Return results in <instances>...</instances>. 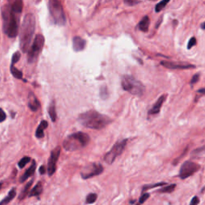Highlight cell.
Returning a JSON list of instances; mask_svg holds the SVG:
<instances>
[{"label":"cell","mask_w":205,"mask_h":205,"mask_svg":"<svg viewBox=\"0 0 205 205\" xmlns=\"http://www.w3.org/2000/svg\"><path fill=\"white\" fill-rule=\"evenodd\" d=\"M200 168V166L192 161H186L184 163L179 170V177L182 179L188 178L189 176L196 173Z\"/></svg>","instance_id":"10"},{"label":"cell","mask_w":205,"mask_h":205,"mask_svg":"<svg viewBox=\"0 0 205 205\" xmlns=\"http://www.w3.org/2000/svg\"><path fill=\"white\" fill-rule=\"evenodd\" d=\"M39 172H40V174H42V175L46 173V168H45L44 166L40 167V168H39Z\"/></svg>","instance_id":"36"},{"label":"cell","mask_w":205,"mask_h":205,"mask_svg":"<svg viewBox=\"0 0 205 205\" xmlns=\"http://www.w3.org/2000/svg\"><path fill=\"white\" fill-rule=\"evenodd\" d=\"M21 13L14 11L11 3L2 6V16L3 31L9 38H15L19 32V18Z\"/></svg>","instance_id":"1"},{"label":"cell","mask_w":205,"mask_h":205,"mask_svg":"<svg viewBox=\"0 0 205 205\" xmlns=\"http://www.w3.org/2000/svg\"><path fill=\"white\" fill-rule=\"evenodd\" d=\"M197 92H200V93H202V94H205V88H201V89L198 90Z\"/></svg>","instance_id":"37"},{"label":"cell","mask_w":205,"mask_h":205,"mask_svg":"<svg viewBox=\"0 0 205 205\" xmlns=\"http://www.w3.org/2000/svg\"><path fill=\"white\" fill-rule=\"evenodd\" d=\"M160 64L163 67H166L168 69H189V68H195V66L189 64H181L176 62L162 61Z\"/></svg>","instance_id":"12"},{"label":"cell","mask_w":205,"mask_h":205,"mask_svg":"<svg viewBox=\"0 0 205 205\" xmlns=\"http://www.w3.org/2000/svg\"><path fill=\"white\" fill-rule=\"evenodd\" d=\"M136 205H140V203H137V204H136Z\"/></svg>","instance_id":"40"},{"label":"cell","mask_w":205,"mask_h":205,"mask_svg":"<svg viewBox=\"0 0 205 205\" xmlns=\"http://www.w3.org/2000/svg\"><path fill=\"white\" fill-rule=\"evenodd\" d=\"M15 196H16V190H15V188H12L9 192L7 197L4 198L3 200L0 202V205H7L15 197Z\"/></svg>","instance_id":"19"},{"label":"cell","mask_w":205,"mask_h":205,"mask_svg":"<svg viewBox=\"0 0 205 205\" xmlns=\"http://www.w3.org/2000/svg\"><path fill=\"white\" fill-rule=\"evenodd\" d=\"M30 161H31V158H30V157H28V156L23 157V158L21 159L20 161H19V167L20 168H24V167L26 166V164H27L28 163L30 162Z\"/></svg>","instance_id":"27"},{"label":"cell","mask_w":205,"mask_h":205,"mask_svg":"<svg viewBox=\"0 0 205 205\" xmlns=\"http://www.w3.org/2000/svg\"><path fill=\"white\" fill-rule=\"evenodd\" d=\"M48 113L50 115V117L53 122L56 121V109H55V102L54 101L50 102L48 107Z\"/></svg>","instance_id":"22"},{"label":"cell","mask_w":205,"mask_h":205,"mask_svg":"<svg viewBox=\"0 0 205 205\" xmlns=\"http://www.w3.org/2000/svg\"><path fill=\"white\" fill-rule=\"evenodd\" d=\"M150 197V195L148 193H145V194H143L141 196V197L140 198V200H139V203L140 204H142V203H144L146 200Z\"/></svg>","instance_id":"30"},{"label":"cell","mask_w":205,"mask_h":205,"mask_svg":"<svg viewBox=\"0 0 205 205\" xmlns=\"http://www.w3.org/2000/svg\"><path fill=\"white\" fill-rule=\"evenodd\" d=\"M200 203V199L197 196H194L191 200V203L189 205H198Z\"/></svg>","instance_id":"32"},{"label":"cell","mask_w":205,"mask_h":205,"mask_svg":"<svg viewBox=\"0 0 205 205\" xmlns=\"http://www.w3.org/2000/svg\"><path fill=\"white\" fill-rule=\"evenodd\" d=\"M168 2H169L168 0H164V1H161L158 4H156V6H155V12H160V11H162L166 7Z\"/></svg>","instance_id":"26"},{"label":"cell","mask_w":205,"mask_h":205,"mask_svg":"<svg viewBox=\"0 0 205 205\" xmlns=\"http://www.w3.org/2000/svg\"><path fill=\"white\" fill-rule=\"evenodd\" d=\"M78 120L84 127L95 130L104 128L112 122V119L110 117L94 110H90L80 114L79 116Z\"/></svg>","instance_id":"2"},{"label":"cell","mask_w":205,"mask_h":205,"mask_svg":"<svg viewBox=\"0 0 205 205\" xmlns=\"http://www.w3.org/2000/svg\"><path fill=\"white\" fill-rule=\"evenodd\" d=\"M7 118V116H6V113L3 112L2 108H0V123H2L3 122L4 120Z\"/></svg>","instance_id":"33"},{"label":"cell","mask_w":205,"mask_h":205,"mask_svg":"<svg viewBox=\"0 0 205 205\" xmlns=\"http://www.w3.org/2000/svg\"><path fill=\"white\" fill-rule=\"evenodd\" d=\"M150 26V19L148 16H144L143 19L139 22V29L144 32H147L149 30Z\"/></svg>","instance_id":"17"},{"label":"cell","mask_w":205,"mask_h":205,"mask_svg":"<svg viewBox=\"0 0 205 205\" xmlns=\"http://www.w3.org/2000/svg\"><path fill=\"white\" fill-rule=\"evenodd\" d=\"M20 57H21V53L20 52H19V51L15 52V54L13 55V56H12V60H11V64H12V65H14L15 64H16L17 62H18L19 60H20Z\"/></svg>","instance_id":"28"},{"label":"cell","mask_w":205,"mask_h":205,"mask_svg":"<svg viewBox=\"0 0 205 205\" xmlns=\"http://www.w3.org/2000/svg\"><path fill=\"white\" fill-rule=\"evenodd\" d=\"M90 137L88 134L79 131L67 136L63 145L66 151H74L88 145Z\"/></svg>","instance_id":"4"},{"label":"cell","mask_w":205,"mask_h":205,"mask_svg":"<svg viewBox=\"0 0 205 205\" xmlns=\"http://www.w3.org/2000/svg\"><path fill=\"white\" fill-rule=\"evenodd\" d=\"M127 140H123L120 141H118L113 147H112V149L110 151L107 152L105 154L103 160L105 162L108 164H112L114 161L116 160V159L117 158L119 155L122 154V152L124 150L125 147L127 145Z\"/></svg>","instance_id":"8"},{"label":"cell","mask_w":205,"mask_h":205,"mask_svg":"<svg viewBox=\"0 0 205 205\" xmlns=\"http://www.w3.org/2000/svg\"><path fill=\"white\" fill-rule=\"evenodd\" d=\"M121 85L124 91L133 95L141 96L145 92L143 83L131 75H123L121 79Z\"/></svg>","instance_id":"5"},{"label":"cell","mask_w":205,"mask_h":205,"mask_svg":"<svg viewBox=\"0 0 205 205\" xmlns=\"http://www.w3.org/2000/svg\"><path fill=\"white\" fill-rule=\"evenodd\" d=\"M60 151H61V147H57L50 153V155L48 159V163H47V172L50 176H51L55 172L56 165H57V162L60 157Z\"/></svg>","instance_id":"11"},{"label":"cell","mask_w":205,"mask_h":205,"mask_svg":"<svg viewBox=\"0 0 205 205\" xmlns=\"http://www.w3.org/2000/svg\"><path fill=\"white\" fill-rule=\"evenodd\" d=\"M124 2L129 6H134L136 4L140 3V2H139V1H132V0H127V1H124Z\"/></svg>","instance_id":"35"},{"label":"cell","mask_w":205,"mask_h":205,"mask_svg":"<svg viewBox=\"0 0 205 205\" xmlns=\"http://www.w3.org/2000/svg\"><path fill=\"white\" fill-rule=\"evenodd\" d=\"M49 11L55 24L64 26L66 23V15L61 2L58 0H50L48 2Z\"/></svg>","instance_id":"6"},{"label":"cell","mask_w":205,"mask_h":205,"mask_svg":"<svg viewBox=\"0 0 205 205\" xmlns=\"http://www.w3.org/2000/svg\"><path fill=\"white\" fill-rule=\"evenodd\" d=\"M45 39L43 36L39 34L36 36V38L34 39V41L32 45L31 46L30 49L28 50L27 54V61L28 63H34L38 58L39 55L40 54V51L43 49V45H44Z\"/></svg>","instance_id":"7"},{"label":"cell","mask_w":205,"mask_h":205,"mask_svg":"<svg viewBox=\"0 0 205 205\" xmlns=\"http://www.w3.org/2000/svg\"><path fill=\"white\" fill-rule=\"evenodd\" d=\"M11 72L15 78L18 79H22V73L17 69L16 67L12 64L11 65Z\"/></svg>","instance_id":"23"},{"label":"cell","mask_w":205,"mask_h":205,"mask_svg":"<svg viewBox=\"0 0 205 205\" xmlns=\"http://www.w3.org/2000/svg\"><path fill=\"white\" fill-rule=\"evenodd\" d=\"M175 187H176V185L175 184L168 185V186L164 187V188H161L160 190H159L158 192H162V193H170V192H172L174 190H175Z\"/></svg>","instance_id":"25"},{"label":"cell","mask_w":205,"mask_h":205,"mask_svg":"<svg viewBox=\"0 0 205 205\" xmlns=\"http://www.w3.org/2000/svg\"><path fill=\"white\" fill-rule=\"evenodd\" d=\"M102 172H103V168L100 164L91 163L83 168L80 174L83 179H88L100 175Z\"/></svg>","instance_id":"9"},{"label":"cell","mask_w":205,"mask_h":205,"mask_svg":"<svg viewBox=\"0 0 205 205\" xmlns=\"http://www.w3.org/2000/svg\"><path fill=\"white\" fill-rule=\"evenodd\" d=\"M97 194H95V193H90L86 197V203L88 204H92V203H95L97 200Z\"/></svg>","instance_id":"24"},{"label":"cell","mask_w":205,"mask_h":205,"mask_svg":"<svg viewBox=\"0 0 205 205\" xmlns=\"http://www.w3.org/2000/svg\"><path fill=\"white\" fill-rule=\"evenodd\" d=\"M32 183H33V181H30L29 183L26 184V186L24 187V188L22 189V191L21 192L20 195H19V200H23V199H25V197H26V196H28L29 195V191H30V188L31 187L32 185Z\"/></svg>","instance_id":"21"},{"label":"cell","mask_w":205,"mask_h":205,"mask_svg":"<svg viewBox=\"0 0 205 205\" xmlns=\"http://www.w3.org/2000/svg\"><path fill=\"white\" fill-rule=\"evenodd\" d=\"M28 106L31 108V110L32 112H36V111L40 107V102L38 100L37 98L36 97V95L33 93H30V96H29V102H28Z\"/></svg>","instance_id":"16"},{"label":"cell","mask_w":205,"mask_h":205,"mask_svg":"<svg viewBox=\"0 0 205 205\" xmlns=\"http://www.w3.org/2000/svg\"><path fill=\"white\" fill-rule=\"evenodd\" d=\"M199 79H200V75H199V74H196V75H193L192 80H191V84L196 83V82L199 80Z\"/></svg>","instance_id":"34"},{"label":"cell","mask_w":205,"mask_h":205,"mask_svg":"<svg viewBox=\"0 0 205 205\" xmlns=\"http://www.w3.org/2000/svg\"><path fill=\"white\" fill-rule=\"evenodd\" d=\"M2 183H0V189H1V188H2Z\"/></svg>","instance_id":"39"},{"label":"cell","mask_w":205,"mask_h":205,"mask_svg":"<svg viewBox=\"0 0 205 205\" xmlns=\"http://www.w3.org/2000/svg\"><path fill=\"white\" fill-rule=\"evenodd\" d=\"M167 96L165 95H163L162 96L159 98L158 100L156 101L155 104L153 105L152 107L151 108V110L149 111L150 115H155V114H158L159 112H160V109L162 107L163 104H164V101L166 99Z\"/></svg>","instance_id":"14"},{"label":"cell","mask_w":205,"mask_h":205,"mask_svg":"<svg viewBox=\"0 0 205 205\" xmlns=\"http://www.w3.org/2000/svg\"><path fill=\"white\" fill-rule=\"evenodd\" d=\"M201 28H202V29H205V22H203V23H202Z\"/></svg>","instance_id":"38"},{"label":"cell","mask_w":205,"mask_h":205,"mask_svg":"<svg viewBox=\"0 0 205 205\" xmlns=\"http://www.w3.org/2000/svg\"><path fill=\"white\" fill-rule=\"evenodd\" d=\"M36 160H33L32 161V164L31 165L30 168H28L26 172H25V173L21 176L20 183L24 182V181H26L28 178L32 176V175H34V173H35V172H36Z\"/></svg>","instance_id":"15"},{"label":"cell","mask_w":205,"mask_h":205,"mask_svg":"<svg viewBox=\"0 0 205 205\" xmlns=\"http://www.w3.org/2000/svg\"><path fill=\"white\" fill-rule=\"evenodd\" d=\"M42 192H43V184H42L41 182H39L36 186L34 187L33 189H31V191L29 196L32 197V196H39V195L41 194Z\"/></svg>","instance_id":"20"},{"label":"cell","mask_w":205,"mask_h":205,"mask_svg":"<svg viewBox=\"0 0 205 205\" xmlns=\"http://www.w3.org/2000/svg\"><path fill=\"white\" fill-rule=\"evenodd\" d=\"M196 44V39L195 37H192L191 38L190 40H189L188 42V49H191L192 47H193L195 46V45Z\"/></svg>","instance_id":"31"},{"label":"cell","mask_w":205,"mask_h":205,"mask_svg":"<svg viewBox=\"0 0 205 205\" xmlns=\"http://www.w3.org/2000/svg\"><path fill=\"white\" fill-rule=\"evenodd\" d=\"M73 49L75 51H81L86 47V41L79 36H75L72 39Z\"/></svg>","instance_id":"13"},{"label":"cell","mask_w":205,"mask_h":205,"mask_svg":"<svg viewBox=\"0 0 205 205\" xmlns=\"http://www.w3.org/2000/svg\"><path fill=\"white\" fill-rule=\"evenodd\" d=\"M163 185H166V183L162 182V183H158V184H151V185H147V186H144V188H143V190L145 191V190H147V189H151V188H155V187L163 186Z\"/></svg>","instance_id":"29"},{"label":"cell","mask_w":205,"mask_h":205,"mask_svg":"<svg viewBox=\"0 0 205 205\" xmlns=\"http://www.w3.org/2000/svg\"><path fill=\"white\" fill-rule=\"evenodd\" d=\"M36 30V17L33 14L28 13L23 18L19 34V45L22 52L30 49V45Z\"/></svg>","instance_id":"3"},{"label":"cell","mask_w":205,"mask_h":205,"mask_svg":"<svg viewBox=\"0 0 205 205\" xmlns=\"http://www.w3.org/2000/svg\"><path fill=\"white\" fill-rule=\"evenodd\" d=\"M47 127H48V123H47V122L46 121V120H43V121L40 123V124H39V126L38 127L36 132V136L38 139L43 138V136H44V130L47 128Z\"/></svg>","instance_id":"18"}]
</instances>
